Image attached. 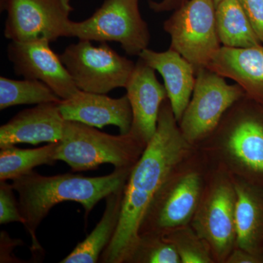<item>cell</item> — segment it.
<instances>
[{
  "label": "cell",
  "instance_id": "obj_1",
  "mask_svg": "<svg viewBox=\"0 0 263 263\" xmlns=\"http://www.w3.org/2000/svg\"><path fill=\"white\" fill-rule=\"evenodd\" d=\"M195 148L183 138L168 98L161 106L155 136L132 169L124 188L119 226L100 262L126 263L138 238L140 223L171 170Z\"/></svg>",
  "mask_w": 263,
  "mask_h": 263
},
{
  "label": "cell",
  "instance_id": "obj_2",
  "mask_svg": "<svg viewBox=\"0 0 263 263\" xmlns=\"http://www.w3.org/2000/svg\"><path fill=\"white\" fill-rule=\"evenodd\" d=\"M132 169H115L112 174L100 177L73 174L46 176L32 171L13 179L12 185L18 195L23 224L32 239V252H43L36 231L55 205L79 202L87 216L100 200L125 187Z\"/></svg>",
  "mask_w": 263,
  "mask_h": 263
},
{
  "label": "cell",
  "instance_id": "obj_3",
  "mask_svg": "<svg viewBox=\"0 0 263 263\" xmlns=\"http://www.w3.org/2000/svg\"><path fill=\"white\" fill-rule=\"evenodd\" d=\"M195 147L214 167L263 186V104L245 95Z\"/></svg>",
  "mask_w": 263,
  "mask_h": 263
},
{
  "label": "cell",
  "instance_id": "obj_4",
  "mask_svg": "<svg viewBox=\"0 0 263 263\" xmlns=\"http://www.w3.org/2000/svg\"><path fill=\"white\" fill-rule=\"evenodd\" d=\"M214 168L197 147L176 164L147 207L138 236L190 226Z\"/></svg>",
  "mask_w": 263,
  "mask_h": 263
},
{
  "label": "cell",
  "instance_id": "obj_5",
  "mask_svg": "<svg viewBox=\"0 0 263 263\" xmlns=\"http://www.w3.org/2000/svg\"><path fill=\"white\" fill-rule=\"evenodd\" d=\"M146 145L132 133L112 136L83 123L66 120L56 159L75 172L97 169L102 164L115 169L133 168Z\"/></svg>",
  "mask_w": 263,
  "mask_h": 263
},
{
  "label": "cell",
  "instance_id": "obj_6",
  "mask_svg": "<svg viewBox=\"0 0 263 263\" xmlns=\"http://www.w3.org/2000/svg\"><path fill=\"white\" fill-rule=\"evenodd\" d=\"M235 209L233 176L214 167L190 226L211 246L216 263H226L236 245Z\"/></svg>",
  "mask_w": 263,
  "mask_h": 263
},
{
  "label": "cell",
  "instance_id": "obj_7",
  "mask_svg": "<svg viewBox=\"0 0 263 263\" xmlns=\"http://www.w3.org/2000/svg\"><path fill=\"white\" fill-rule=\"evenodd\" d=\"M68 37L117 43L127 54L139 57L148 48L151 34L140 13L138 0H105L89 18L70 21Z\"/></svg>",
  "mask_w": 263,
  "mask_h": 263
},
{
  "label": "cell",
  "instance_id": "obj_8",
  "mask_svg": "<svg viewBox=\"0 0 263 263\" xmlns=\"http://www.w3.org/2000/svg\"><path fill=\"white\" fill-rule=\"evenodd\" d=\"M60 57L78 89L98 94L126 88L136 67L107 43L95 46L91 41L79 40Z\"/></svg>",
  "mask_w": 263,
  "mask_h": 263
},
{
  "label": "cell",
  "instance_id": "obj_9",
  "mask_svg": "<svg viewBox=\"0 0 263 263\" xmlns=\"http://www.w3.org/2000/svg\"><path fill=\"white\" fill-rule=\"evenodd\" d=\"M171 36V49L194 66L205 68L221 48L216 24L214 0H189L163 24Z\"/></svg>",
  "mask_w": 263,
  "mask_h": 263
},
{
  "label": "cell",
  "instance_id": "obj_10",
  "mask_svg": "<svg viewBox=\"0 0 263 263\" xmlns=\"http://www.w3.org/2000/svg\"><path fill=\"white\" fill-rule=\"evenodd\" d=\"M245 95L239 85L228 84L210 69L197 70L191 100L179 122L184 139L197 146L216 129L227 110Z\"/></svg>",
  "mask_w": 263,
  "mask_h": 263
},
{
  "label": "cell",
  "instance_id": "obj_11",
  "mask_svg": "<svg viewBox=\"0 0 263 263\" xmlns=\"http://www.w3.org/2000/svg\"><path fill=\"white\" fill-rule=\"evenodd\" d=\"M1 9L7 11L4 35L10 41L68 37L70 0H1Z\"/></svg>",
  "mask_w": 263,
  "mask_h": 263
},
{
  "label": "cell",
  "instance_id": "obj_12",
  "mask_svg": "<svg viewBox=\"0 0 263 263\" xmlns=\"http://www.w3.org/2000/svg\"><path fill=\"white\" fill-rule=\"evenodd\" d=\"M42 41L29 42L10 41L7 48L8 60L17 76L24 79L42 81L62 100H67L79 91L62 63L60 55Z\"/></svg>",
  "mask_w": 263,
  "mask_h": 263
},
{
  "label": "cell",
  "instance_id": "obj_13",
  "mask_svg": "<svg viewBox=\"0 0 263 263\" xmlns=\"http://www.w3.org/2000/svg\"><path fill=\"white\" fill-rule=\"evenodd\" d=\"M155 72L138 57L125 88L133 112L129 133L146 146L155 135L161 106L167 99L165 87L160 84Z\"/></svg>",
  "mask_w": 263,
  "mask_h": 263
},
{
  "label": "cell",
  "instance_id": "obj_14",
  "mask_svg": "<svg viewBox=\"0 0 263 263\" xmlns=\"http://www.w3.org/2000/svg\"><path fill=\"white\" fill-rule=\"evenodd\" d=\"M59 107L65 120L100 129L116 126L120 134H127L130 131L133 112L127 95L111 98L107 95L79 90L70 98L62 100Z\"/></svg>",
  "mask_w": 263,
  "mask_h": 263
},
{
  "label": "cell",
  "instance_id": "obj_15",
  "mask_svg": "<svg viewBox=\"0 0 263 263\" xmlns=\"http://www.w3.org/2000/svg\"><path fill=\"white\" fill-rule=\"evenodd\" d=\"M65 122L59 103L25 109L0 127V148L18 143H57L63 136Z\"/></svg>",
  "mask_w": 263,
  "mask_h": 263
},
{
  "label": "cell",
  "instance_id": "obj_16",
  "mask_svg": "<svg viewBox=\"0 0 263 263\" xmlns=\"http://www.w3.org/2000/svg\"><path fill=\"white\" fill-rule=\"evenodd\" d=\"M207 68L234 81L247 98L263 104V44L249 48L221 46Z\"/></svg>",
  "mask_w": 263,
  "mask_h": 263
},
{
  "label": "cell",
  "instance_id": "obj_17",
  "mask_svg": "<svg viewBox=\"0 0 263 263\" xmlns=\"http://www.w3.org/2000/svg\"><path fill=\"white\" fill-rule=\"evenodd\" d=\"M138 57L163 78L167 98L179 123L193 95L196 80L195 67L171 48L163 52L146 48Z\"/></svg>",
  "mask_w": 263,
  "mask_h": 263
},
{
  "label": "cell",
  "instance_id": "obj_18",
  "mask_svg": "<svg viewBox=\"0 0 263 263\" xmlns=\"http://www.w3.org/2000/svg\"><path fill=\"white\" fill-rule=\"evenodd\" d=\"M236 192V245L263 258V186L233 177Z\"/></svg>",
  "mask_w": 263,
  "mask_h": 263
},
{
  "label": "cell",
  "instance_id": "obj_19",
  "mask_svg": "<svg viewBox=\"0 0 263 263\" xmlns=\"http://www.w3.org/2000/svg\"><path fill=\"white\" fill-rule=\"evenodd\" d=\"M125 188V187H124ZM124 188L109 195L103 217L84 241L81 242L61 263H95L111 241L119 226Z\"/></svg>",
  "mask_w": 263,
  "mask_h": 263
},
{
  "label": "cell",
  "instance_id": "obj_20",
  "mask_svg": "<svg viewBox=\"0 0 263 263\" xmlns=\"http://www.w3.org/2000/svg\"><path fill=\"white\" fill-rule=\"evenodd\" d=\"M216 24L223 46L249 48L262 44L254 32L239 0H221L216 7Z\"/></svg>",
  "mask_w": 263,
  "mask_h": 263
},
{
  "label": "cell",
  "instance_id": "obj_21",
  "mask_svg": "<svg viewBox=\"0 0 263 263\" xmlns=\"http://www.w3.org/2000/svg\"><path fill=\"white\" fill-rule=\"evenodd\" d=\"M59 142L49 143L37 148L4 147L0 151V181L17 179L33 171L34 167L43 164L52 165L57 162Z\"/></svg>",
  "mask_w": 263,
  "mask_h": 263
},
{
  "label": "cell",
  "instance_id": "obj_22",
  "mask_svg": "<svg viewBox=\"0 0 263 263\" xmlns=\"http://www.w3.org/2000/svg\"><path fill=\"white\" fill-rule=\"evenodd\" d=\"M62 99L42 81L0 77V110L18 105L60 103Z\"/></svg>",
  "mask_w": 263,
  "mask_h": 263
},
{
  "label": "cell",
  "instance_id": "obj_23",
  "mask_svg": "<svg viewBox=\"0 0 263 263\" xmlns=\"http://www.w3.org/2000/svg\"><path fill=\"white\" fill-rule=\"evenodd\" d=\"M163 236L174 246L181 263H216L212 247L190 224Z\"/></svg>",
  "mask_w": 263,
  "mask_h": 263
},
{
  "label": "cell",
  "instance_id": "obj_24",
  "mask_svg": "<svg viewBox=\"0 0 263 263\" xmlns=\"http://www.w3.org/2000/svg\"><path fill=\"white\" fill-rule=\"evenodd\" d=\"M126 263H181L174 246L163 235L138 236Z\"/></svg>",
  "mask_w": 263,
  "mask_h": 263
},
{
  "label": "cell",
  "instance_id": "obj_25",
  "mask_svg": "<svg viewBox=\"0 0 263 263\" xmlns=\"http://www.w3.org/2000/svg\"><path fill=\"white\" fill-rule=\"evenodd\" d=\"M13 185L1 181L0 183V224L21 222L23 224L24 218L21 214L18 202L15 199Z\"/></svg>",
  "mask_w": 263,
  "mask_h": 263
},
{
  "label": "cell",
  "instance_id": "obj_26",
  "mask_svg": "<svg viewBox=\"0 0 263 263\" xmlns=\"http://www.w3.org/2000/svg\"><path fill=\"white\" fill-rule=\"evenodd\" d=\"M254 32L263 44V0H239Z\"/></svg>",
  "mask_w": 263,
  "mask_h": 263
},
{
  "label": "cell",
  "instance_id": "obj_27",
  "mask_svg": "<svg viewBox=\"0 0 263 263\" xmlns=\"http://www.w3.org/2000/svg\"><path fill=\"white\" fill-rule=\"evenodd\" d=\"M226 263H263V258L235 247L227 258Z\"/></svg>",
  "mask_w": 263,
  "mask_h": 263
},
{
  "label": "cell",
  "instance_id": "obj_28",
  "mask_svg": "<svg viewBox=\"0 0 263 263\" xmlns=\"http://www.w3.org/2000/svg\"><path fill=\"white\" fill-rule=\"evenodd\" d=\"M189 0H162L160 3H151V8L156 12L176 10Z\"/></svg>",
  "mask_w": 263,
  "mask_h": 263
},
{
  "label": "cell",
  "instance_id": "obj_29",
  "mask_svg": "<svg viewBox=\"0 0 263 263\" xmlns=\"http://www.w3.org/2000/svg\"><path fill=\"white\" fill-rule=\"evenodd\" d=\"M221 1V0H214V3H215L216 7V5L219 4V3H220Z\"/></svg>",
  "mask_w": 263,
  "mask_h": 263
}]
</instances>
